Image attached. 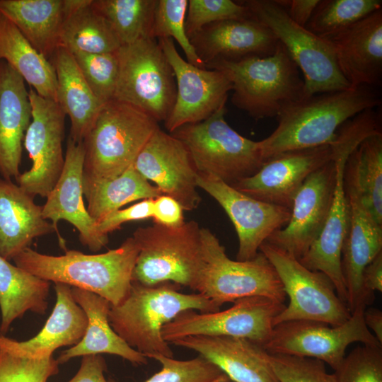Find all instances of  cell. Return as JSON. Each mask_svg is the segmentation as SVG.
Masks as SVG:
<instances>
[{"label":"cell","mask_w":382,"mask_h":382,"mask_svg":"<svg viewBox=\"0 0 382 382\" xmlns=\"http://www.w3.org/2000/svg\"><path fill=\"white\" fill-rule=\"evenodd\" d=\"M380 88L359 86L304 97L277 117L278 125L259 141L265 161L278 154L330 144L339 128L366 109L381 105Z\"/></svg>","instance_id":"6da1fadb"},{"label":"cell","mask_w":382,"mask_h":382,"mask_svg":"<svg viewBox=\"0 0 382 382\" xmlns=\"http://www.w3.org/2000/svg\"><path fill=\"white\" fill-rule=\"evenodd\" d=\"M138 253L132 236L104 253L85 254L70 250L63 255L54 256L29 247L13 260L18 267L42 279L93 292L115 306L129 292Z\"/></svg>","instance_id":"7a4b0ae2"},{"label":"cell","mask_w":382,"mask_h":382,"mask_svg":"<svg viewBox=\"0 0 382 382\" xmlns=\"http://www.w3.org/2000/svg\"><path fill=\"white\" fill-rule=\"evenodd\" d=\"M180 286L173 282L144 285L132 281L126 299L111 306L108 320L112 328L129 346L148 358L173 357L169 343L162 336L163 327L186 310L201 313L220 310L199 293L180 292Z\"/></svg>","instance_id":"3957f363"},{"label":"cell","mask_w":382,"mask_h":382,"mask_svg":"<svg viewBox=\"0 0 382 382\" xmlns=\"http://www.w3.org/2000/svg\"><path fill=\"white\" fill-rule=\"evenodd\" d=\"M205 67L228 75L232 83V103L255 120L277 117L305 97L300 70L279 42L271 55L216 60Z\"/></svg>","instance_id":"277c9868"},{"label":"cell","mask_w":382,"mask_h":382,"mask_svg":"<svg viewBox=\"0 0 382 382\" xmlns=\"http://www.w3.org/2000/svg\"><path fill=\"white\" fill-rule=\"evenodd\" d=\"M158 122L127 103L111 100L102 107L84 138L83 183L115 178L131 166Z\"/></svg>","instance_id":"5b68a950"},{"label":"cell","mask_w":382,"mask_h":382,"mask_svg":"<svg viewBox=\"0 0 382 382\" xmlns=\"http://www.w3.org/2000/svg\"><path fill=\"white\" fill-rule=\"evenodd\" d=\"M378 131L375 119L361 112L345 122L330 144L335 167L333 197L322 231L299 259L309 270L320 271L332 282L340 299L347 303V294L342 270V250L349 225V206L345 187V168L352 151L368 136Z\"/></svg>","instance_id":"8992f818"},{"label":"cell","mask_w":382,"mask_h":382,"mask_svg":"<svg viewBox=\"0 0 382 382\" xmlns=\"http://www.w3.org/2000/svg\"><path fill=\"white\" fill-rule=\"evenodd\" d=\"M200 236L202 264L192 290L219 308L250 296L285 301L286 296L279 276L261 252L249 260H233L209 229L201 228Z\"/></svg>","instance_id":"52a82bcc"},{"label":"cell","mask_w":382,"mask_h":382,"mask_svg":"<svg viewBox=\"0 0 382 382\" xmlns=\"http://www.w3.org/2000/svg\"><path fill=\"white\" fill-rule=\"evenodd\" d=\"M226 105L204 121L183 125L170 134L187 149L198 173L228 185L255 174L265 163L259 141L248 139L226 121Z\"/></svg>","instance_id":"ba28073f"},{"label":"cell","mask_w":382,"mask_h":382,"mask_svg":"<svg viewBox=\"0 0 382 382\" xmlns=\"http://www.w3.org/2000/svg\"><path fill=\"white\" fill-rule=\"evenodd\" d=\"M200 227L195 221L175 228L154 223L133 233L138 255L132 281L173 282L193 289L202 264Z\"/></svg>","instance_id":"9c48e42d"},{"label":"cell","mask_w":382,"mask_h":382,"mask_svg":"<svg viewBox=\"0 0 382 382\" xmlns=\"http://www.w3.org/2000/svg\"><path fill=\"white\" fill-rule=\"evenodd\" d=\"M238 1L286 50L303 75L305 97L351 86L339 69L330 42L293 21L277 0Z\"/></svg>","instance_id":"30bf717a"},{"label":"cell","mask_w":382,"mask_h":382,"mask_svg":"<svg viewBox=\"0 0 382 382\" xmlns=\"http://www.w3.org/2000/svg\"><path fill=\"white\" fill-rule=\"evenodd\" d=\"M118 78L114 100L127 103L158 122L167 119L176 97L173 69L158 40L147 37L117 51Z\"/></svg>","instance_id":"8fae6325"},{"label":"cell","mask_w":382,"mask_h":382,"mask_svg":"<svg viewBox=\"0 0 382 382\" xmlns=\"http://www.w3.org/2000/svg\"><path fill=\"white\" fill-rule=\"evenodd\" d=\"M259 251L274 267L289 299L288 306L274 318V326L296 320L337 326L351 316L347 305L340 299L326 274L308 269L299 260L267 241L261 245Z\"/></svg>","instance_id":"7c38bea8"},{"label":"cell","mask_w":382,"mask_h":382,"mask_svg":"<svg viewBox=\"0 0 382 382\" xmlns=\"http://www.w3.org/2000/svg\"><path fill=\"white\" fill-rule=\"evenodd\" d=\"M366 307L359 305L348 320L337 326L306 320L282 322L274 326L263 347L270 354L316 359L335 371L352 343L382 346L365 325L364 312Z\"/></svg>","instance_id":"4fadbf2b"},{"label":"cell","mask_w":382,"mask_h":382,"mask_svg":"<svg viewBox=\"0 0 382 382\" xmlns=\"http://www.w3.org/2000/svg\"><path fill=\"white\" fill-rule=\"evenodd\" d=\"M284 303L265 296L239 299L224 311L197 313L186 310L162 329L168 343L188 336H227L244 338L261 346L270 340L274 318L284 308Z\"/></svg>","instance_id":"5bb4252c"},{"label":"cell","mask_w":382,"mask_h":382,"mask_svg":"<svg viewBox=\"0 0 382 382\" xmlns=\"http://www.w3.org/2000/svg\"><path fill=\"white\" fill-rule=\"evenodd\" d=\"M28 98L32 115L23 145L32 166L16 180L33 197L46 198L64 168L62 141L66 114L57 102L39 96L31 87Z\"/></svg>","instance_id":"9a60e30c"},{"label":"cell","mask_w":382,"mask_h":382,"mask_svg":"<svg viewBox=\"0 0 382 382\" xmlns=\"http://www.w3.org/2000/svg\"><path fill=\"white\" fill-rule=\"evenodd\" d=\"M157 40L176 82L175 101L164 122L168 133L183 125L204 121L226 105L232 83L225 72L197 67L180 55L172 38Z\"/></svg>","instance_id":"2e32d148"},{"label":"cell","mask_w":382,"mask_h":382,"mask_svg":"<svg viewBox=\"0 0 382 382\" xmlns=\"http://www.w3.org/2000/svg\"><path fill=\"white\" fill-rule=\"evenodd\" d=\"M197 185L221 205L233 223L238 238L237 260L254 258L261 245L289 220L291 209L253 198L214 176L198 173Z\"/></svg>","instance_id":"e0dca14e"},{"label":"cell","mask_w":382,"mask_h":382,"mask_svg":"<svg viewBox=\"0 0 382 382\" xmlns=\"http://www.w3.org/2000/svg\"><path fill=\"white\" fill-rule=\"evenodd\" d=\"M134 168L153 182L162 195L177 200L184 210L197 209V171L181 141L158 127L138 154Z\"/></svg>","instance_id":"ac0fdd59"},{"label":"cell","mask_w":382,"mask_h":382,"mask_svg":"<svg viewBox=\"0 0 382 382\" xmlns=\"http://www.w3.org/2000/svg\"><path fill=\"white\" fill-rule=\"evenodd\" d=\"M332 158L330 144L284 151L267 159L255 174L231 186L260 201L291 209L308 176Z\"/></svg>","instance_id":"d6986e66"},{"label":"cell","mask_w":382,"mask_h":382,"mask_svg":"<svg viewBox=\"0 0 382 382\" xmlns=\"http://www.w3.org/2000/svg\"><path fill=\"white\" fill-rule=\"evenodd\" d=\"M335 183L332 159L311 173L296 195L287 224L269 243L299 260L322 231L330 209Z\"/></svg>","instance_id":"ffe728a7"},{"label":"cell","mask_w":382,"mask_h":382,"mask_svg":"<svg viewBox=\"0 0 382 382\" xmlns=\"http://www.w3.org/2000/svg\"><path fill=\"white\" fill-rule=\"evenodd\" d=\"M83 142L76 143L69 137L61 176L47 196L42 206L43 217L57 228L59 221L73 225L79 233V241L92 252H98L109 241L108 236L101 234L97 222L88 214L83 201Z\"/></svg>","instance_id":"44dd1931"},{"label":"cell","mask_w":382,"mask_h":382,"mask_svg":"<svg viewBox=\"0 0 382 382\" xmlns=\"http://www.w3.org/2000/svg\"><path fill=\"white\" fill-rule=\"evenodd\" d=\"M189 38L204 64L267 57L276 51L279 44L270 28L253 16L207 25Z\"/></svg>","instance_id":"7402d4cb"},{"label":"cell","mask_w":382,"mask_h":382,"mask_svg":"<svg viewBox=\"0 0 382 382\" xmlns=\"http://www.w3.org/2000/svg\"><path fill=\"white\" fill-rule=\"evenodd\" d=\"M349 206V225L342 250V270L347 294V305L351 312L361 304L374 301L363 286L366 266L382 252V225L366 209L357 193L345 185Z\"/></svg>","instance_id":"603a6c76"},{"label":"cell","mask_w":382,"mask_h":382,"mask_svg":"<svg viewBox=\"0 0 382 382\" xmlns=\"http://www.w3.org/2000/svg\"><path fill=\"white\" fill-rule=\"evenodd\" d=\"M332 45L339 69L351 86L382 84V8L324 38Z\"/></svg>","instance_id":"cb8c5ba5"},{"label":"cell","mask_w":382,"mask_h":382,"mask_svg":"<svg viewBox=\"0 0 382 382\" xmlns=\"http://www.w3.org/2000/svg\"><path fill=\"white\" fill-rule=\"evenodd\" d=\"M170 343L197 352L236 382H280L264 347L250 340L227 336H188Z\"/></svg>","instance_id":"d4e9b609"},{"label":"cell","mask_w":382,"mask_h":382,"mask_svg":"<svg viewBox=\"0 0 382 382\" xmlns=\"http://www.w3.org/2000/svg\"><path fill=\"white\" fill-rule=\"evenodd\" d=\"M57 301L42 329L31 339L18 342L0 335V347L15 355L29 359L52 356L58 348L74 346L83 338L88 318L74 301L71 286L54 283Z\"/></svg>","instance_id":"484cf974"},{"label":"cell","mask_w":382,"mask_h":382,"mask_svg":"<svg viewBox=\"0 0 382 382\" xmlns=\"http://www.w3.org/2000/svg\"><path fill=\"white\" fill-rule=\"evenodd\" d=\"M31 105L23 79L0 61V174L16 180L21 174L23 141L31 120Z\"/></svg>","instance_id":"4316f807"},{"label":"cell","mask_w":382,"mask_h":382,"mask_svg":"<svg viewBox=\"0 0 382 382\" xmlns=\"http://www.w3.org/2000/svg\"><path fill=\"white\" fill-rule=\"evenodd\" d=\"M57 232L45 219L42 206L11 180L0 178V256L13 260L35 238Z\"/></svg>","instance_id":"83f0119b"},{"label":"cell","mask_w":382,"mask_h":382,"mask_svg":"<svg viewBox=\"0 0 382 382\" xmlns=\"http://www.w3.org/2000/svg\"><path fill=\"white\" fill-rule=\"evenodd\" d=\"M71 294L86 313L88 324L81 341L61 352L57 359L59 364L74 357L101 354L119 356L134 365L147 364V357L129 346L112 328L108 320L111 304L107 299L76 287H71Z\"/></svg>","instance_id":"f1b7e54d"},{"label":"cell","mask_w":382,"mask_h":382,"mask_svg":"<svg viewBox=\"0 0 382 382\" xmlns=\"http://www.w3.org/2000/svg\"><path fill=\"white\" fill-rule=\"evenodd\" d=\"M75 0H0V13L48 60L60 45L66 17Z\"/></svg>","instance_id":"f546056e"},{"label":"cell","mask_w":382,"mask_h":382,"mask_svg":"<svg viewBox=\"0 0 382 382\" xmlns=\"http://www.w3.org/2000/svg\"><path fill=\"white\" fill-rule=\"evenodd\" d=\"M49 61L56 74L57 103L71 121L69 138L81 143L104 104L93 94L66 47L59 46Z\"/></svg>","instance_id":"4dcf8cb0"},{"label":"cell","mask_w":382,"mask_h":382,"mask_svg":"<svg viewBox=\"0 0 382 382\" xmlns=\"http://www.w3.org/2000/svg\"><path fill=\"white\" fill-rule=\"evenodd\" d=\"M8 63L40 96L57 102V77L51 62L0 14V61Z\"/></svg>","instance_id":"1f68e13d"},{"label":"cell","mask_w":382,"mask_h":382,"mask_svg":"<svg viewBox=\"0 0 382 382\" xmlns=\"http://www.w3.org/2000/svg\"><path fill=\"white\" fill-rule=\"evenodd\" d=\"M51 282L42 279L0 256V333L4 335L12 323L27 311L46 313Z\"/></svg>","instance_id":"d6a6232c"},{"label":"cell","mask_w":382,"mask_h":382,"mask_svg":"<svg viewBox=\"0 0 382 382\" xmlns=\"http://www.w3.org/2000/svg\"><path fill=\"white\" fill-rule=\"evenodd\" d=\"M345 184L352 188L382 225V134L366 137L348 156Z\"/></svg>","instance_id":"836d02e7"},{"label":"cell","mask_w":382,"mask_h":382,"mask_svg":"<svg viewBox=\"0 0 382 382\" xmlns=\"http://www.w3.org/2000/svg\"><path fill=\"white\" fill-rule=\"evenodd\" d=\"M90 216L98 223L132 202L154 199L162 193L132 166L120 175L96 183H83Z\"/></svg>","instance_id":"e575fe53"},{"label":"cell","mask_w":382,"mask_h":382,"mask_svg":"<svg viewBox=\"0 0 382 382\" xmlns=\"http://www.w3.org/2000/svg\"><path fill=\"white\" fill-rule=\"evenodd\" d=\"M59 46L71 52L101 54L115 52L121 44L108 21L93 8L91 0H83L66 17Z\"/></svg>","instance_id":"d590c367"},{"label":"cell","mask_w":382,"mask_h":382,"mask_svg":"<svg viewBox=\"0 0 382 382\" xmlns=\"http://www.w3.org/2000/svg\"><path fill=\"white\" fill-rule=\"evenodd\" d=\"M157 0H91L93 8L110 24L121 46L152 37Z\"/></svg>","instance_id":"8d00e7d4"},{"label":"cell","mask_w":382,"mask_h":382,"mask_svg":"<svg viewBox=\"0 0 382 382\" xmlns=\"http://www.w3.org/2000/svg\"><path fill=\"white\" fill-rule=\"evenodd\" d=\"M381 8V0H320L305 28L327 38Z\"/></svg>","instance_id":"74e56055"},{"label":"cell","mask_w":382,"mask_h":382,"mask_svg":"<svg viewBox=\"0 0 382 382\" xmlns=\"http://www.w3.org/2000/svg\"><path fill=\"white\" fill-rule=\"evenodd\" d=\"M188 0H157L152 37L156 39L170 37L180 46L190 64L204 69L185 31V18Z\"/></svg>","instance_id":"f35d334b"},{"label":"cell","mask_w":382,"mask_h":382,"mask_svg":"<svg viewBox=\"0 0 382 382\" xmlns=\"http://www.w3.org/2000/svg\"><path fill=\"white\" fill-rule=\"evenodd\" d=\"M71 54L96 98L103 104L112 100L119 72L117 51L101 54L74 52Z\"/></svg>","instance_id":"ab89813d"},{"label":"cell","mask_w":382,"mask_h":382,"mask_svg":"<svg viewBox=\"0 0 382 382\" xmlns=\"http://www.w3.org/2000/svg\"><path fill=\"white\" fill-rule=\"evenodd\" d=\"M149 358L159 361L161 369L144 382H213L229 378L219 367L199 354L189 360L163 355ZM108 382L117 381L109 378Z\"/></svg>","instance_id":"60d3db41"},{"label":"cell","mask_w":382,"mask_h":382,"mask_svg":"<svg viewBox=\"0 0 382 382\" xmlns=\"http://www.w3.org/2000/svg\"><path fill=\"white\" fill-rule=\"evenodd\" d=\"M250 17L252 15L248 9L238 1L188 0L185 31L190 37L207 25Z\"/></svg>","instance_id":"b9f144b4"},{"label":"cell","mask_w":382,"mask_h":382,"mask_svg":"<svg viewBox=\"0 0 382 382\" xmlns=\"http://www.w3.org/2000/svg\"><path fill=\"white\" fill-rule=\"evenodd\" d=\"M334 374L337 382H382V346H357Z\"/></svg>","instance_id":"7bdbcfd3"},{"label":"cell","mask_w":382,"mask_h":382,"mask_svg":"<svg viewBox=\"0 0 382 382\" xmlns=\"http://www.w3.org/2000/svg\"><path fill=\"white\" fill-rule=\"evenodd\" d=\"M269 361L280 382H337L335 374L316 359L269 353Z\"/></svg>","instance_id":"ee69618b"},{"label":"cell","mask_w":382,"mask_h":382,"mask_svg":"<svg viewBox=\"0 0 382 382\" xmlns=\"http://www.w3.org/2000/svg\"><path fill=\"white\" fill-rule=\"evenodd\" d=\"M154 199H145L125 209L116 210L97 223L98 231L105 236L120 229L124 223L152 217Z\"/></svg>","instance_id":"f6af8a7d"},{"label":"cell","mask_w":382,"mask_h":382,"mask_svg":"<svg viewBox=\"0 0 382 382\" xmlns=\"http://www.w3.org/2000/svg\"><path fill=\"white\" fill-rule=\"evenodd\" d=\"M183 210L174 198L161 195L154 199L152 218L156 224L166 227H178L185 222Z\"/></svg>","instance_id":"bcb514c9"},{"label":"cell","mask_w":382,"mask_h":382,"mask_svg":"<svg viewBox=\"0 0 382 382\" xmlns=\"http://www.w3.org/2000/svg\"><path fill=\"white\" fill-rule=\"evenodd\" d=\"M106 370L107 364L103 356L84 355L79 371L68 382H108L104 376Z\"/></svg>","instance_id":"7dc6e473"},{"label":"cell","mask_w":382,"mask_h":382,"mask_svg":"<svg viewBox=\"0 0 382 382\" xmlns=\"http://www.w3.org/2000/svg\"><path fill=\"white\" fill-rule=\"evenodd\" d=\"M277 1L284 8L293 21L305 27L320 0H277Z\"/></svg>","instance_id":"c3c4849f"},{"label":"cell","mask_w":382,"mask_h":382,"mask_svg":"<svg viewBox=\"0 0 382 382\" xmlns=\"http://www.w3.org/2000/svg\"><path fill=\"white\" fill-rule=\"evenodd\" d=\"M365 292L374 296V291L382 292V252L379 253L364 268L362 274Z\"/></svg>","instance_id":"681fc988"},{"label":"cell","mask_w":382,"mask_h":382,"mask_svg":"<svg viewBox=\"0 0 382 382\" xmlns=\"http://www.w3.org/2000/svg\"><path fill=\"white\" fill-rule=\"evenodd\" d=\"M366 326L382 344V311L376 308H366L364 312Z\"/></svg>","instance_id":"f907efd6"},{"label":"cell","mask_w":382,"mask_h":382,"mask_svg":"<svg viewBox=\"0 0 382 382\" xmlns=\"http://www.w3.org/2000/svg\"><path fill=\"white\" fill-rule=\"evenodd\" d=\"M213 382H236V381H232L230 378H228L226 380L216 381H213Z\"/></svg>","instance_id":"816d5d0a"},{"label":"cell","mask_w":382,"mask_h":382,"mask_svg":"<svg viewBox=\"0 0 382 382\" xmlns=\"http://www.w3.org/2000/svg\"><path fill=\"white\" fill-rule=\"evenodd\" d=\"M0 14H1V13H0Z\"/></svg>","instance_id":"f5cc1de1"}]
</instances>
